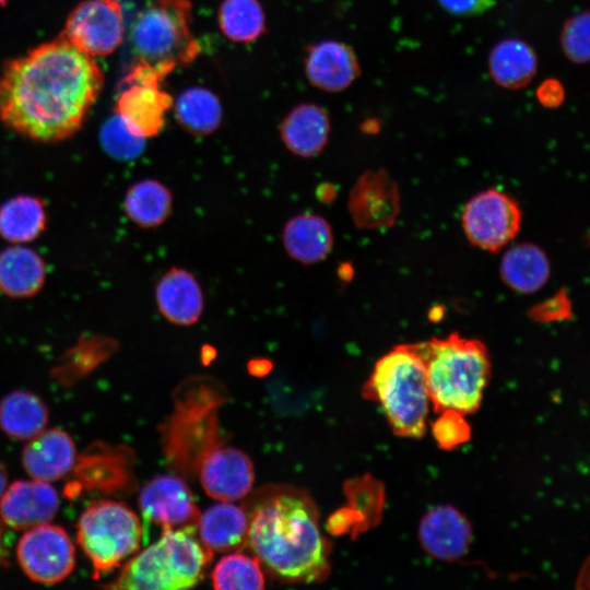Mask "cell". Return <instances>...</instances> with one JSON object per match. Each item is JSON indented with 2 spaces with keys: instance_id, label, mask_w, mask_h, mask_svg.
Masks as SVG:
<instances>
[{
  "instance_id": "cell-1",
  "label": "cell",
  "mask_w": 590,
  "mask_h": 590,
  "mask_svg": "<svg viewBox=\"0 0 590 590\" xmlns=\"http://www.w3.org/2000/svg\"><path fill=\"white\" fill-rule=\"evenodd\" d=\"M103 85L94 58L60 34L7 62L0 78V120L35 141L68 139L82 127Z\"/></svg>"
},
{
  "instance_id": "cell-2",
  "label": "cell",
  "mask_w": 590,
  "mask_h": 590,
  "mask_svg": "<svg viewBox=\"0 0 590 590\" xmlns=\"http://www.w3.org/2000/svg\"><path fill=\"white\" fill-rule=\"evenodd\" d=\"M245 509L246 542L274 578L308 583L328 576L330 545L307 493L287 485L267 486L250 497Z\"/></svg>"
},
{
  "instance_id": "cell-3",
  "label": "cell",
  "mask_w": 590,
  "mask_h": 590,
  "mask_svg": "<svg viewBox=\"0 0 590 590\" xmlns=\"http://www.w3.org/2000/svg\"><path fill=\"white\" fill-rule=\"evenodd\" d=\"M426 373L430 402L437 412L474 413L491 376L486 346L458 333L415 344Z\"/></svg>"
},
{
  "instance_id": "cell-4",
  "label": "cell",
  "mask_w": 590,
  "mask_h": 590,
  "mask_svg": "<svg viewBox=\"0 0 590 590\" xmlns=\"http://www.w3.org/2000/svg\"><path fill=\"white\" fill-rule=\"evenodd\" d=\"M364 394L380 404L398 436L418 438L425 433L432 402L425 366L415 344L397 345L381 356Z\"/></svg>"
},
{
  "instance_id": "cell-5",
  "label": "cell",
  "mask_w": 590,
  "mask_h": 590,
  "mask_svg": "<svg viewBox=\"0 0 590 590\" xmlns=\"http://www.w3.org/2000/svg\"><path fill=\"white\" fill-rule=\"evenodd\" d=\"M212 551L197 538V527L163 529L161 538L131 558L108 588L177 590L203 577Z\"/></svg>"
},
{
  "instance_id": "cell-6",
  "label": "cell",
  "mask_w": 590,
  "mask_h": 590,
  "mask_svg": "<svg viewBox=\"0 0 590 590\" xmlns=\"http://www.w3.org/2000/svg\"><path fill=\"white\" fill-rule=\"evenodd\" d=\"M135 61L166 76L191 62L199 45L190 28L188 0H156L137 16L131 30Z\"/></svg>"
},
{
  "instance_id": "cell-7",
  "label": "cell",
  "mask_w": 590,
  "mask_h": 590,
  "mask_svg": "<svg viewBox=\"0 0 590 590\" xmlns=\"http://www.w3.org/2000/svg\"><path fill=\"white\" fill-rule=\"evenodd\" d=\"M78 542L99 577L137 553L142 539L139 517L125 504H91L78 521Z\"/></svg>"
},
{
  "instance_id": "cell-8",
  "label": "cell",
  "mask_w": 590,
  "mask_h": 590,
  "mask_svg": "<svg viewBox=\"0 0 590 590\" xmlns=\"http://www.w3.org/2000/svg\"><path fill=\"white\" fill-rule=\"evenodd\" d=\"M164 78L135 61L121 81L115 114L131 133L146 139L157 135L164 127L165 115L173 105L172 96L160 86Z\"/></svg>"
},
{
  "instance_id": "cell-9",
  "label": "cell",
  "mask_w": 590,
  "mask_h": 590,
  "mask_svg": "<svg viewBox=\"0 0 590 590\" xmlns=\"http://www.w3.org/2000/svg\"><path fill=\"white\" fill-rule=\"evenodd\" d=\"M521 219V209L516 199L506 192L487 189L467 202L461 222L473 246L497 252L517 236Z\"/></svg>"
},
{
  "instance_id": "cell-10",
  "label": "cell",
  "mask_w": 590,
  "mask_h": 590,
  "mask_svg": "<svg viewBox=\"0 0 590 590\" xmlns=\"http://www.w3.org/2000/svg\"><path fill=\"white\" fill-rule=\"evenodd\" d=\"M122 9L118 0H85L66 21L61 35L87 56L105 57L122 43Z\"/></svg>"
},
{
  "instance_id": "cell-11",
  "label": "cell",
  "mask_w": 590,
  "mask_h": 590,
  "mask_svg": "<svg viewBox=\"0 0 590 590\" xmlns=\"http://www.w3.org/2000/svg\"><path fill=\"white\" fill-rule=\"evenodd\" d=\"M16 556L23 571L45 585L66 579L75 564L74 546L68 533L50 523L25 530L17 543Z\"/></svg>"
},
{
  "instance_id": "cell-12",
  "label": "cell",
  "mask_w": 590,
  "mask_h": 590,
  "mask_svg": "<svg viewBox=\"0 0 590 590\" xmlns=\"http://www.w3.org/2000/svg\"><path fill=\"white\" fill-rule=\"evenodd\" d=\"M213 406L206 399H186L178 402L176 413L170 420L167 435L166 451L173 462L185 458L199 464L202 457L217 441Z\"/></svg>"
},
{
  "instance_id": "cell-13",
  "label": "cell",
  "mask_w": 590,
  "mask_h": 590,
  "mask_svg": "<svg viewBox=\"0 0 590 590\" xmlns=\"http://www.w3.org/2000/svg\"><path fill=\"white\" fill-rule=\"evenodd\" d=\"M347 210L357 228L390 227L400 211L397 182L385 169L366 170L350 191Z\"/></svg>"
},
{
  "instance_id": "cell-14",
  "label": "cell",
  "mask_w": 590,
  "mask_h": 590,
  "mask_svg": "<svg viewBox=\"0 0 590 590\" xmlns=\"http://www.w3.org/2000/svg\"><path fill=\"white\" fill-rule=\"evenodd\" d=\"M198 472L204 492L220 502H234L247 496L255 481L249 457L221 442L202 457Z\"/></svg>"
},
{
  "instance_id": "cell-15",
  "label": "cell",
  "mask_w": 590,
  "mask_h": 590,
  "mask_svg": "<svg viewBox=\"0 0 590 590\" xmlns=\"http://www.w3.org/2000/svg\"><path fill=\"white\" fill-rule=\"evenodd\" d=\"M139 505L144 518L162 529L197 527L200 516L189 487L175 475L149 481L141 489Z\"/></svg>"
},
{
  "instance_id": "cell-16",
  "label": "cell",
  "mask_w": 590,
  "mask_h": 590,
  "mask_svg": "<svg viewBox=\"0 0 590 590\" xmlns=\"http://www.w3.org/2000/svg\"><path fill=\"white\" fill-rule=\"evenodd\" d=\"M58 508L57 491L48 482L36 479L15 481L0 497L1 519L15 530L48 523Z\"/></svg>"
},
{
  "instance_id": "cell-17",
  "label": "cell",
  "mask_w": 590,
  "mask_h": 590,
  "mask_svg": "<svg viewBox=\"0 0 590 590\" xmlns=\"http://www.w3.org/2000/svg\"><path fill=\"white\" fill-rule=\"evenodd\" d=\"M154 298L163 318L175 326H193L204 310L202 287L193 273L184 268L172 267L160 276Z\"/></svg>"
},
{
  "instance_id": "cell-18",
  "label": "cell",
  "mask_w": 590,
  "mask_h": 590,
  "mask_svg": "<svg viewBox=\"0 0 590 590\" xmlns=\"http://www.w3.org/2000/svg\"><path fill=\"white\" fill-rule=\"evenodd\" d=\"M418 536L423 548L430 556L455 560L468 552L472 530L460 511L451 506H438L422 519Z\"/></svg>"
},
{
  "instance_id": "cell-19",
  "label": "cell",
  "mask_w": 590,
  "mask_h": 590,
  "mask_svg": "<svg viewBox=\"0 0 590 590\" xmlns=\"http://www.w3.org/2000/svg\"><path fill=\"white\" fill-rule=\"evenodd\" d=\"M305 71L314 86L337 93L359 76L361 66L354 50L345 43L322 40L308 49Z\"/></svg>"
},
{
  "instance_id": "cell-20",
  "label": "cell",
  "mask_w": 590,
  "mask_h": 590,
  "mask_svg": "<svg viewBox=\"0 0 590 590\" xmlns=\"http://www.w3.org/2000/svg\"><path fill=\"white\" fill-rule=\"evenodd\" d=\"M74 461L73 439L58 428H45L28 439L22 452V463L27 474L48 483L64 476Z\"/></svg>"
},
{
  "instance_id": "cell-21",
  "label": "cell",
  "mask_w": 590,
  "mask_h": 590,
  "mask_svg": "<svg viewBox=\"0 0 590 590\" xmlns=\"http://www.w3.org/2000/svg\"><path fill=\"white\" fill-rule=\"evenodd\" d=\"M282 244L293 261L308 267L329 257L334 245V234L326 217L314 212H303L284 224Z\"/></svg>"
},
{
  "instance_id": "cell-22",
  "label": "cell",
  "mask_w": 590,
  "mask_h": 590,
  "mask_svg": "<svg viewBox=\"0 0 590 590\" xmlns=\"http://www.w3.org/2000/svg\"><path fill=\"white\" fill-rule=\"evenodd\" d=\"M47 266L43 257L26 245L12 244L0 251V292L14 299L37 295L45 285Z\"/></svg>"
},
{
  "instance_id": "cell-23",
  "label": "cell",
  "mask_w": 590,
  "mask_h": 590,
  "mask_svg": "<svg viewBox=\"0 0 590 590\" xmlns=\"http://www.w3.org/2000/svg\"><path fill=\"white\" fill-rule=\"evenodd\" d=\"M330 130V118L323 108L314 104H300L282 120L280 137L292 154L309 158L323 151Z\"/></svg>"
},
{
  "instance_id": "cell-24",
  "label": "cell",
  "mask_w": 590,
  "mask_h": 590,
  "mask_svg": "<svg viewBox=\"0 0 590 590\" xmlns=\"http://www.w3.org/2000/svg\"><path fill=\"white\" fill-rule=\"evenodd\" d=\"M538 63L533 47L516 37L497 42L487 59L492 80L506 90H520L530 84L536 74Z\"/></svg>"
},
{
  "instance_id": "cell-25",
  "label": "cell",
  "mask_w": 590,
  "mask_h": 590,
  "mask_svg": "<svg viewBox=\"0 0 590 590\" xmlns=\"http://www.w3.org/2000/svg\"><path fill=\"white\" fill-rule=\"evenodd\" d=\"M248 523L245 508L232 502H221L200 514L197 531L212 552H226L246 542Z\"/></svg>"
},
{
  "instance_id": "cell-26",
  "label": "cell",
  "mask_w": 590,
  "mask_h": 590,
  "mask_svg": "<svg viewBox=\"0 0 590 590\" xmlns=\"http://www.w3.org/2000/svg\"><path fill=\"white\" fill-rule=\"evenodd\" d=\"M48 222L42 198L17 194L0 204V237L11 244L25 245L45 232Z\"/></svg>"
},
{
  "instance_id": "cell-27",
  "label": "cell",
  "mask_w": 590,
  "mask_h": 590,
  "mask_svg": "<svg viewBox=\"0 0 590 590\" xmlns=\"http://www.w3.org/2000/svg\"><path fill=\"white\" fill-rule=\"evenodd\" d=\"M504 283L518 293L532 294L550 278V262L545 252L534 244L521 243L505 251L500 261Z\"/></svg>"
},
{
  "instance_id": "cell-28",
  "label": "cell",
  "mask_w": 590,
  "mask_h": 590,
  "mask_svg": "<svg viewBox=\"0 0 590 590\" xmlns=\"http://www.w3.org/2000/svg\"><path fill=\"white\" fill-rule=\"evenodd\" d=\"M123 209L129 220L139 227L157 228L172 214L173 192L157 179H140L126 191Z\"/></svg>"
},
{
  "instance_id": "cell-29",
  "label": "cell",
  "mask_w": 590,
  "mask_h": 590,
  "mask_svg": "<svg viewBox=\"0 0 590 590\" xmlns=\"http://www.w3.org/2000/svg\"><path fill=\"white\" fill-rule=\"evenodd\" d=\"M48 410L40 398L15 390L0 401V427L12 438L28 440L45 429Z\"/></svg>"
},
{
  "instance_id": "cell-30",
  "label": "cell",
  "mask_w": 590,
  "mask_h": 590,
  "mask_svg": "<svg viewBox=\"0 0 590 590\" xmlns=\"http://www.w3.org/2000/svg\"><path fill=\"white\" fill-rule=\"evenodd\" d=\"M175 116L188 133L205 137L220 127L222 106L211 91L200 86L189 87L176 99Z\"/></svg>"
},
{
  "instance_id": "cell-31",
  "label": "cell",
  "mask_w": 590,
  "mask_h": 590,
  "mask_svg": "<svg viewBox=\"0 0 590 590\" xmlns=\"http://www.w3.org/2000/svg\"><path fill=\"white\" fill-rule=\"evenodd\" d=\"M222 33L231 40L250 43L266 31V17L258 0H224L219 10Z\"/></svg>"
},
{
  "instance_id": "cell-32",
  "label": "cell",
  "mask_w": 590,
  "mask_h": 590,
  "mask_svg": "<svg viewBox=\"0 0 590 590\" xmlns=\"http://www.w3.org/2000/svg\"><path fill=\"white\" fill-rule=\"evenodd\" d=\"M211 580L212 586L219 590L264 588V576L258 558L238 552L216 563Z\"/></svg>"
},
{
  "instance_id": "cell-33",
  "label": "cell",
  "mask_w": 590,
  "mask_h": 590,
  "mask_svg": "<svg viewBox=\"0 0 590 590\" xmlns=\"http://www.w3.org/2000/svg\"><path fill=\"white\" fill-rule=\"evenodd\" d=\"M564 56L576 64H585L590 58V13L588 10L570 15L563 23L559 35Z\"/></svg>"
},
{
  "instance_id": "cell-34",
  "label": "cell",
  "mask_w": 590,
  "mask_h": 590,
  "mask_svg": "<svg viewBox=\"0 0 590 590\" xmlns=\"http://www.w3.org/2000/svg\"><path fill=\"white\" fill-rule=\"evenodd\" d=\"M145 139L129 131L118 115L108 119L101 131V142L105 151L113 157L129 161L140 155Z\"/></svg>"
},
{
  "instance_id": "cell-35",
  "label": "cell",
  "mask_w": 590,
  "mask_h": 590,
  "mask_svg": "<svg viewBox=\"0 0 590 590\" xmlns=\"http://www.w3.org/2000/svg\"><path fill=\"white\" fill-rule=\"evenodd\" d=\"M432 426L433 436L440 448L453 449L465 442L470 437V427L463 414L446 410Z\"/></svg>"
},
{
  "instance_id": "cell-36",
  "label": "cell",
  "mask_w": 590,
  "mask_h": 590,
  "mask_svg": "<svg viewBox=\"0 0 590 590\" xmlns=\"http://www.w3.org/2000/svg\"><path fill=\"white\" fill-rule=\"evenodd\" d=\"M571 315V302L564 288L529 310V317L538 322L563 321Z\"/></svg>"
},
{
  "instance_id": "cell-37",
  "label": "cell",
  "mask_w": 590,
  "mask_h": 590,
  "mask_svg": "<svg viewBox=\"0 0 590 590\" xmlns=\"http://www.w3.org/2000/svg\"><path fill=\"white\" fill-rule=\"evenodd\" d=\"M440 8L458 17H475L492 9L496 0H436Z\"/></svg>"
},
{
  "instance_id": "cell-38",
  "label": "cell",
  "mask_w": 590,
  "mask_h": 590,
  "mask_svg": "<svg viewBox=\"0 0 590 590\" xmlns=\"http://www.w3.org/2000/svg\"><path fill=\"white\" fill-rule=\"evenodd\" d=\"M536 98L545 108L559 107L565 101L564 85L557 79H546L536 88Z\"/></svg>"
},
{
  "instance_id": "cell-39",
  "label": "cell",
  "mask_w": 590,
  "mask_h": 590,
  "mask_svg": "<svg viewBox=\"0 0 590 590\" xmlns=\"http://www.w3.org/2000/svg\"><path fill=\"white\" fill-rule=\"evenodd\" d=\"M8 474L5 467L0 462V497L7 488Z\"/></svg>"
},
{
  "instance_id": "cell-40",
  "label": "cell",
  "mask_w": 590,
  "mask_h": 590,
  "mask_svg": "<svg viewBox=\"0 0 590 590\" xmlns=\"http://www.w3.org/2000/svg\"><path fill=\"white\" fill-rule=\"evenodd\" d=\"M2 556V546H1V527H0V559Z\"/></svg>"
},
{
  "instance_id": "cell-41",
  "label": "cell",
  "mask_w": 590,
  "mask_h": 590,
  "mask_svg": "<svg viewBox=\"0 0 590 590\" xmlns=\"http://www.w3.org/2000/svg\"><path fill=\"white\" fill-rule=\"evenodd\" d=\"M8 0H0V5H4Z\"/></svg>"
}]
</instances>
